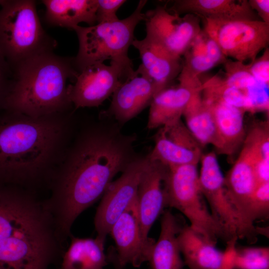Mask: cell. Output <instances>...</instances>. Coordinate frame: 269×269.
Here are the masks:
<instances>
[{
  "label": "cell",
  "instance_id": "9",
  "mask_svg": "<svg viewBox=\"0 0 269 269\" xmlns=\"http://www.w3.org/2000/svg\"><path fill=\"white\" fill-rule=\"evenodd\" d=\"M203 29L235 61L251 63L268 47L269 24L260 20L204 19Z\"/></svg>",
  "mask_w": 269,
  "mask_h": 269
},
{
  "label": "cell",
  "instance_id": "12",
  "mask_svg": "<svg viewBox=\"0 0 269 269\" xmlns=\"http://www.w3.org/2000/svg\"><path fill=\"white\" fill-rule=\"evenodd\" d=\"M134 71H128L112 63L86 67L79 72L72 86L70 94L72 104L76 109L99 106Z\"/></svg>",
  "mask_w": 269,
  "mask_h": 269
},
{
  "label": "cell",
  "instance_id": "7",
  "mask_svg": "<svg viewBox=\"0 0 269 269\" xmlns=\"http://www.w3.org/2000/svg\"><path fill=\"white\" fill-rule=\"evenodd\" d=\"M26 237L57 239L44 200L14 186H0V239Z\"/></svg>",
  "mask_w": 269,
  "mask_h": 269
},
{
  "label": "cell",
  "instance_id": "34",
  "mask_svg": "<svg viewBox=\"0 0 269 269\" xmlns=\"http://www.w3.org/2000/svg\"><path fill=\"white\" fill-rule=\"evenodd\" d=\"M248 2L259 18L269 24V0H249Z\"/></svg>",
  "mask_w": 269,
  "mask_h": 269
},
{
  "label": "cell",
  "instance_id": "13",
  "mask_svg": "<svg viewBox=\"0 0 269 269\" xmlns=\"http://www.w3.org/2000/svg\"><path fill=\"white\" fill-rule=\"evenodd\" d=\"M62 244L56 239H0V269H49Z\"/></svg>",
  "mask_w": 269,
  "mask_h": 269
},
{
  "label": "cell",
  "instance_id": "22",
  "mask_svg": "<svg viewBox=\"0 0 269 269\" xmlns=\"http://www.w3.org/2000/svg\"><path fill=\"white\" fill-rule=\"evenodd\" d=\"M184 264L190 269H217L221 265L224 251L216 247V243L193 230L182 226L177 235Z\"/></svg>",
  "mask_w": 269,
  "mask_h": 269
},
{
  "label": "cell",
  "instance_id": "11",
  "mask_svg": "<svg viewBox=\"0 0 269 269\" xmlns=\"http://www.w3.org/2000/svg\"><path fill=\"white\" fill-rule=\"evenodd\" d=\"M144 21L146 36L181 58L202 29L197 16L187 13L181 16L163 6L144 13Z\"/></svg>",
  "mask_w": 269,
  "mask_h": 269
},
{
  "label": "cell",
  "instance_id": "25",
  "mask_svg": "<svg viewBox=\"0 0 269 269\" xmlns=\"http://www.w3.org/2000/svg\"><path fill=\"white\" fill-rule=\"evenodd\" d=\"M70 245L62 256L59 269H104L108 264L105 241L98 237L83 238L71 235Z\"/></svg>",
  "mask_w": 269,
  "mask_h": 269
},
{
  "label": "cell",
  "instance_id": "3",
  "mask_svg": "<svg viewBox=\"0 0 269 269\" xmlns=\"http://www.w3.org/2000/svg\"><path fill=\"white\" fill-rule=\"evenodd\" d=\"M79 72L74 58L45 52L12 71L3 110L39 118L61 112L72 104L70 94Z\"/></svg>",
  "mask_w": 269,
  "mask_h": 269
},
{
  "label": "cell",
  "instance_id": "16",
  "mask_svg": "<svg viewBox=\"0 0 269 269\" xmlns=\"http://www.w3.org/2000/svg\"><path fill=\"white\" fill-rule=\"evenodd\" d=\"M157 93L156 88L139 65L112 95L107 112L121 123H126L149 106Z\"/></svg>",
  "mask_w": 269,
  "mask_h": 269
},
{
  "label": "cell",
  "instance_id": "21",
  "mask_svg": "<svg viewBox=\"0 0 269 269\" xmlns=\"http://www.w3.org/2000/svg\"><path fill=\"white\" fill-rule=\"evenodd\" d=\"M201 85L179 82L177 86L170 85L156 93L149 105L147 128H161L181 119L193 93Z\"/></svg>",
  "mask_w": 269,
  "mask_h": 269
},
{
  "label": "cell",
  "instance_id": "8",
  "mask_svg": "<svg viewBox=\"0 0 269 269\" xmlns=\"http://www.w3.org/2000/svg\"><path fill=\"white\" fill-rule=\"evenodd\" d=\"M200 162L199 186L213 216L232 237L255 242L261 230L248 222L230 199L215 153L203 154Z\"/></svg>",
  "mask_w": 269,
  "mask_h": 269
},
{
  "label": "cell",
  "instance_id": "20",
  "mask_svg": "<svg viewBox=\"0 0 269 269\" xmlns=\"http://www.w3.org/2000/svg\"><path fill=\"white\" fill-rule=\"evenodd\" d=\"M167 9L180 15L190 13L204 19L261 20L247 0H177Z\"/></svg>",
  "mask_w": 269,
  "mask_h": 269
},
{
  "label": "cell",
  "instance_id": "14",
  "mask_svg": "<svg viewBox=\"0 0 269 269\" xmlns=\"http://www.w3.org/2000/svg\"><path fill=\"white\" fill-rule=\"evenodd\" d=\"M109 234L115 242L117 259L122 267L131 264L138 268L147 262L155 241L152 239L145 242L142 236L137 216L136 197L113 225Z\"/></svg>",
  "mask_w": 269,
  "mask_h": 269
},
{
  "label": "cell",
  "instance_id": "17",
  "mask_svg": "<svg viewBox=\"0 0 269 269\" xmlns=\"http://www.w3.org/2000/svg\"><path fill=\"white\" fill-rule=\"evenodd\" d=\"M203 99L208 105L213 119L214 147L219 154L233 156L241 147L246 136V112L221 101Z\"/></svg>",
  "mask_w": 269,
  "mask_h": 269
},
{
  "label": "cell",
  "instance_id": "23",
  "mask_svg": "<svg viewBox=\"0 0 269 269\" xmlns=\"http://www.w3.org/2000/svg\"><path fill=\"white\" fill-rule=\"evenodd\" d=\"M182 226L170 211L164 212L159 238L155 242L147 260L151 269H183L184 263L177 240Z\"/></svg>",
  "mask_w": 269,
  "mask_h": 269
},
{
  "label": "cell",
  "instance_id": "29",
  "mask_svg": "<svg viewBox=\"0 0 269 269\" xmlns=\"http://www.w3.org/2000/svg\"><path fill=\"white\" fill-rule=\"evenodd\" d=\"M269 212V182L257 186L250 197L245 210L247 220L254 224L255 220L267 218Z\"/></svg>",
  "mask_w": 269,
  "mask_h": 269
},
{
  "label": "cell",
  "instance_id": "10",
  "mask_svg": "<svg viewBox=\"0 0 269 269\" xmlns=\"http://www.w3.org/2000/svg\"><path fill=\"white\" fill-rule=\"evenodd\" d=\"M148 161L147 157L133 159L121 176L108 186L94 217L98 238L105 241L113 225L135 199L139 180Z\"/></svg>",
  "mask_w": 269,
  "mask_h": 269
},
{
  "label": "cell",
  "instance_id": "18",
  "mask_svg": "<svg viewBox=\"0 0 269 269\" xmlns=\"http://www.w3.org/2000/svg\"><path fill=\"white\" fill-rule=\"evenodd\" d=\"M133 45L139 52L142 67L153 82L157 93L170 85L182 67L181 57H177L145 36L134 39Z\"/></svg>",
  "mask_w": 269,
  "mask_h": 269
},
{
  "label": "cell",
  "instance_id": "32",
  "mask_svg": "<svg viewBox=\"0 0 269 269\" xmlns=\"http://www.w3.org/2000/svg\"><path fill=\"white\" fill-rule=\"evenodd\" d=\"M12 73L8 65L0 57V112L3 110L5 99L12 81Z\"/></svg>",
  "mask_w": 269,
  "mask_h": 269
},
{
  "label": "cell",
  "instance_id": "27",
  "mask_svg": "<svg viewBox=\"0 0 269 269\" xmlns=\"http://www.w3.org/2000/svg\"><path fill=\"white\" fill-rule=\"evenodd\" d=\"M202 154V150H193L170 140L159 130L155 137L154 148L147 157L150 160L171 167L197 165Z\"/></svg>",
  "mask_w": 269,
  "mask_h": 269
},
{
  "label": "cell",
  "instance_id": "31",
  "mask_svg": "<svg viewBox=\"0 0 269 269\" xmlns=\"http://www.w3.org/2000/svg\"><path fill=\"white\" fill-rule=\"evenodd\" d=\"M253 77L259 82L269 85V49H265L263 54L252 62L248 63Z\"/></svg>",
  "mask_w": 269,
  "mask_h": 269
},
{
  "label": "cell",
  "instance_id": "36",
  "mask_svg": "<svg viewBox=\"0 0 269 269\" xmlns=\"http://www.w3.org/2000/svg\"></svg>",
  "mask_w": 269,
  "mask_h": 269
},
{
  "label": "cell",
  "instance_id": "4",
  "mask_svg": "<svg viewBox=\"0 0 269 269\" xmlns=\"http://www.w3.org/2000/svg\"><path fill=\"white\" fill-rule=\"evenodd\" d=\"M0 57L12 72L38 55L53 51L56 41L45 31L35 1L1 0Z\"/></svg>",
  "mask_w": 269,
  "mask_h": 269
},
{
  "label": "cell",
  "instance_id": "30",
  "mask_svg": "<svg viewBox=\"0 0 269 269\" xmlns=\"http://www.w3.org/2000/svg\"><path fill=\"white\" fill-rule=\"evenodd\" d=\"M126 1V0H97V23L118 20L117 11Z\"/></svg>",
  "mask_w": 269,
  "mask_h": 269
},
{
  "label": "cell",
  "instance_id": "28",
  "mask_svg": "<svg viewBox=\"0 0 269 269\" xmlns=\"http://www.w3.org/2000/svg\"><path fill=\"white\" fill-rule=\"evenodd\" d=\"M234 269H269V247H237Z\"/></svg>",
  "mask_w": 269,
  "mask_h": 269
},
{
  "label": "cell",
  "instance_id": "26",
  "mask_svg": "<svg viewBox=\"0 0 269 269\" xmlns=\"http://www.w3.org/2000/svg\"><path fill=\"white\" fill-rule=\"evenodd\" d=\"M182 117L185 125L203 147L215 141V130L210 108L203 99L200 87L193 94L186 105Z\"/></svg>",
  "mask_w": 269,
  "mask_h": 269
},
{
  "label": "cell",
  "instance_id": "6",
  "mask_svg": "<svg viewBox=\"0 0 269 269\" xmlns=\"http://www.w3.org/2000/svg\"><path fill=\"white\" fill-rule=\"evenodd\" d=\"M197 165L167 167L163 182L166 207L184 215L190 226L211 241L226 242L234 238L217 221L207 207L199 183Z\"/></svg>",
  "mask_w": 269,
  "mask_h": 269
},
{
  "label": "cell",
  "instance_id": "1",
  "mask_svg": "<svg viewBox=\"0 0 269 269\" xmlns=\"http://www.w3.org/2000/svg\"><path fill=\"white\" fill-rule=\"evenodd\" d=\"M131 137L96 130L77 143L44 200L57 234L67 239L75 220L103 196L113 178L131 159Z\"/></svg>",
  "mask_w": 269,
  "mask_h": 269
},
{
  "label": "cell",
  "instance_id": "24",
  "mask_svg": "<svg viewBox=\"0 0 269 269\" xmlns=\"http://www.w3.org/2000/svg\"><path fill=\"white\" fill-rule=\"evenodd\" d=\"M45 19L53 26L73 29L81 22L97 24V0H43Z\"/></svg>",
  "mask_w": 269,
  "mask_h": 269
},
{
  "label": "cell",
  "instance_id": "2",
  "mask_svg": "<svg viewBox=\"0 0 269 269\" xmlns=\"http://www.w3.org/2000/svg\"><path fill=\"white\" fill-rule=\"evenodd\" d=\"M56 115L34 118L0 112V186L34 180L46 170L63 134Z\"/></svg>",
  "mask_w": 269,
  "mask_h": 269
},
{
  "label": "cell",
  "instance_id": "35",
  "mask_svg": "<svg viewBox=\"0 0 269 269\" xmlns=\"http://www.w3.org/2000/svg\"><path fill=\"white\" fill-rule=\"evenodd\" d=\"M108 262H111L115 269H123V267L119 264L117 259L115 249L113 247H111L108 251L107 255Z\"/></svg>",
  "mask_w": 269,
  "mask_h": 269
},
{
  "label": "cell",
  "instance_id": "15",
  "mask_svg": "<svg viewBox=\"0 0 269 269\" xmlns=\"http://www.w3.org/2000/svg\"><path fill=\"white\" fill-rule=\"evenodd\" d=\"M148 158V157H147ZM138 186L136 207L142 236L145 242L153 224L166 207L163 182L167 166L148 159Z\"/></svg>",
  "mask_w": 269,
  "mask_h": 269
},
{
  "label": "cell",
  "instance_id": "5",
  "mask_svg": "<svg viewBox=\"0 0 269 269\" xmlns=\"http://www.w3.org/2000/svg\"><path fill=\"white\" fill-rule=\"evenodd\" d=\"M147 1L140 0L134 12L123 19L86 27L78 25L73 28L79 42L78 51L74 58L79 72L88 66L104 63L106 60L128 71L134 70L128 50L134 40L136 25L144 20V13L142 11Z\"/></svg>",
  "mask_w": 269,
  "mask_h": 269
},
{
  "label": "cell",
  "instance_id": "19",
  "mask_svg": "<svg viewBox=\"0 0 269 269\" xmlns=\"http://www.w3.org/2000/svg\"><path fill=\"white\" fill-rule=\"evenodd\" d=\"M180 82L200 84L199 76L227 59L216 41L203 28L183 55Z\"/></svg>",
  "mask_w": 269,
  "mask_h": 269
},
{
  "label": "cell",
  "instance_id": "33",
  "mask_svg": "<svg viewBox=\"0 0 269 269\" xmlns=\"http://www.w3.org/2000/svg\"><path fill=\"white\" fill-rule=\"evenodd\" d=\"M238 238L234 237L227 242L224 257L220 266L217 269H234L233 262Z\"/></svg>",
  "mask_w": 269,
  "mask_h": 269
}]
</instances>
